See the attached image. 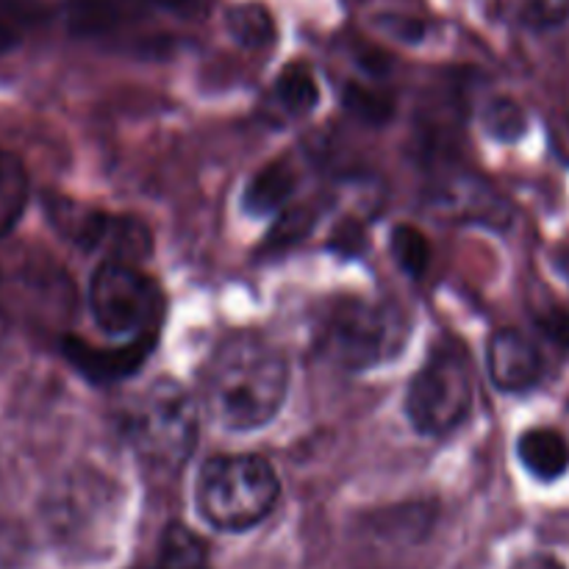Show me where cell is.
<instances>
[{"label": "cell", "instance_id": "6da1fadb", "mask_svg": "<svg viewBox=\"0 0 569 569\" xmlns=\"http://www.w3.org/2000/svg\"><path fill=\"white\" fill-rule=\"evenodd\" d=\"M289 365L270 339L253 331L222 339L203 370V400L228 431H259L287 403Z\"/></svg>", "mask_w": 569, "mask_h": 569}, {"label": "cell", "instance_id": "7a4b0ae2", "mask_svg": "<svg viewBox=\"0 0 569 569\" xmlns=\"http://www.w3.org/2000/svg\"><path fill=\"white\" fill-rule=\"evenodd\" d=\"M406 337L409 326L398 309L359 295L333 298L315 322L317 353L348 372L387 365L400 353Z\"/></svg>", "mask_w": 569, "mask_h": 569}, {"label": "cell", "instance_id": "3957f363", "mask_svg": "<svg viewBox=\"0 0 569 569\" xmlns=\"http://www.w3.org/2000/svg\"><path fill=\"white\" fill-rule=\"evenodd\" d=\"M128 445L153 472L181 470L198 445V406L172 378H156L133 395L122 417Z\"/></svg>", "mask_w": 569, "mask_h": 569}, {"label": "cell", "instance_id": "277c9868", "mask_svg": "<svg viewBox=\"0 0 569 569\" xmlns=\"http://www.w3.org/2000/svg\"><path fill=\"white\" fill-rule=\"evenodd\" d=\"M281 498L276 467L256 453L214 456L200 467L194 503L211 528L226 533L259 526Z\"/></svg>", "mask_w": 569, "mask_h": 569}, {"label": "cell", "instance_id": "5b68a950", "mask_svg": "<svg viewBox=\"0 0 569 569\" xmlns=\"http://www.w3.org/2000/svg\"><path fill=\"white\" fill-rule=\"evenodd\" d=\"M476 395L470 356L461 345L442 342L428 353L406 392V417L422 437H448L467 420Z\"/></svg>", "mask_w": 569, "mask_h": 569}, {"label": "cell", "instance_id": "8992f818", "mask_svg": "<svg viewBox=\"0 0 569 569\" xmlns=\"http://www.w3.org/2000/svg\"><path fill=\"white\" fill-rule=\"evenodd\" d=\"M89 311L109 337H150L164 317V295L137 264L106 259L89 281Z\"/></svg>", "mask_w": 569, "mask_h": 569}, {"label": "cell", "instance_id": "52a82bcc", "mask_svg": "<svg viewBox=\"0 0 569 569\" xmlns=\"http://www.w3.org/2000/svg\"><path fill=\"white\" fill-rule=\"evenodd\" d=\"M50 220L78 248L103 250L106 259L137 264V259L148 256L150 250L148 228L131 217H111L103 211L83 209L70 200H59L50 209Z\"/></svg>", "mask_w": 569, "mask_h": 569}, {"label": "cell", "instance_id": "ba28073f", "mask_svg": "<svg viewBox=\"0 0 569 569\" xmlns=\"http://www.w3.org/2000/svg\"><path fill=\"white\" fill-rule=\"evenodd\" d=\"M487 372L495 387L506 395H522L537 387L545 376L542 350L517 328H500L489 337Z\"/></svg>", "mask_w": 569, "mask_h": 569}, {"label": "cell", "instance_id": "9c48e42d", "mask_svg": "<svg viewBox=\"0 0 569 569\" xmlns=\"http://www.w3.org/2000/svg\"><path fill=\"white\" fill-rule=\"evenodd\" d=\"M156 345V333L150 337H137L126 339L120 348H92V345L81 342L76 337H67L61 342L67 361H70L76 370H81V376H87L94 383H111L122 381V378L131 376L133 370L144 365V359L150 356Z\"/></svg>", "mask_w": 569, "mask_h": 569}, {"label": "cell", "instance_id": "30bf717a", "mask_svg": "<svg viewBox=\"0 0 569 569\" xmlns=\"http://www.w3.org/2000/svg\"><path fill=\"white\" fill-rule=\"evenodd\" d=\"M517 456L528 476L542 483L559 481L569 467V448L559 431L553 428H531L517 442Z\"/></svg>", "mask_w": 569, "mask_h": 569}, {"label": "cell", "instance_id": "8fae6325", "mask_svg": "<svg viewBox=\"0 0 569 569\" xmlns=\"http://www.w3.org/2000/svg\"><path fill=\"white\" fill-rule=\"evenodd\" d=\"M295 187H298V176H295L292 164L283 159L272 161L248 181L242 192V209L250 217L278 214L295 194Z\"/></svg>", "mask_w": 569, "mask_h": 569}, {"label": "cell", "instance_id": "7c38bea8", "mask_svg": "<svg viewBox=\"0 0 569 569\" xmlns=\"http://www.w3.org/2000/svg\"><path fill=\"white\" fill-rule=\"evenodd\" d=\"M276 103L278 109L283 111L292 120H300V117L311 114L320 100V83H317L315 70L303 61H295V64L283 67L281 76L276 78Z\"/></svg>", "mask_w": 569, "mask_h": 569}, {"label": "cell", "instance_id": "4fadbf2b", "mask_svg": "<svg viewBox=\"0 0 569 569\" xmlns=\"http://www.w3.org/2000/svg\"><path fill=\"white\" fill-rule=\"evenodd\" d=\"M28 203V176L14 153L0 148V237L17 226Z\"/></svg>", "mask_w": 569, "mask_h": 569}, {"label": "cell", "instance_id": "5bb4252c", "mask_svg": "<svg viewBox=\"0 0 569 569\" xmlns=\"http://www.w3.org/2000/svg\"><path fill=\"white\" fill-rule=\"evenodd\" d=\"M159 569H211L203 539L183 526L167 528L161 539Z\"/></svg>", "mask_w": 569, "mask_h": 569}, {"label": "cell", "instance_id": "9a60e30c", "mask_svg": "<svg viewBox=\"0 0 569 569\" xmlns=\"http://www.w3.org/2000/svg\"><path fill=\"white\" fill-rule=\"evenodd\" d=\"M228 28L237 37V42L248 44V48H264L276 37V22H272L270 11L259 3L237 6L228 14Z\"/></svg>", "mask_w": 569, "mask_h": 569}, {"label": "cell", "instance_id": "2e32d148", "mask_svg": "<svg viewBox=\"0 0 569 569\" xmlns=\"http://www.w3.org/2000/svg\"><path fill=\"white\" fill-rule=\"evenodd\" d=\"M483 131L498 142H517L526 133V111L511 98H492L483 106Z\"/></svg>", "mask_w": 569, "mask_h": 569}, {"label": "cell", "instance_id": "e0dca14e", "mask_svg": "<svg viewBox=\"0 0 569 569\" xmlns=\"http://www.w3.org/2000/svg\"><path fill=\"white\" fill-rule=\"evenodd\" d=\"M392 253L400 270L411 278L426 276L428 264H431V244H428L426 233L417 231L415 226H398L392 231Z\"/></svg>", "mask_w": 569, "mask_h": 569}, {"label": "cell", "instance_id": "ac0fdd59", "mask_svg": "<svg viewBox=\"0 0 569 569\" xmlns=\"http://www.w3.org/2000/svg\"><path fill=\"white\" fill-rule=\"evenodd\" d=\"M345 109L350 111L359 120L370 122V126H381L392 117L395 103L389 94L378 92L376 87H359V83H350L345 89Z\"/></svg>", "mask_w": 569, "mask_h": 569}, {"label": "cell", "instance_id": "d6986e66", "mask_svg": "<svg viewBox=\"0 0 569 569\" xmlns=\"http://www.w3.org/2000/svg\"><path fill=\"white\" fill-rule=\"evenodd\" d=\"M517 17L522 26L548 31L569 20V0H517Z\"/></svg>", "mask_w": 569, "mask_h": 569}, {"label": "cell", "instance_id": "ffe728a7", "mask_svg": "<svg viewBox=\"0 0 569 569\" xmlns=\"http://www.w3.org/2000/svg\"><path fill=\"white\" fill-rule=\"evenodd\" d=\"M309 217L311 214L306 209H292L287 211V214H281V220H278L276 228H272L267 250H283L292 242H298V239L306 233V228L311 226Z\"/></svg>", "mask_w": 569, "mask_h": 569}, {"label": "cell", "instance_id": "44dd1931", "mask_svg": "<svg viewBox=\"0 0 569 569\" xmlns=\"http://www.w3.org/2000/svg\"><path fill=\"white\" fill-rule=\"evenodd\" d=\"M331 248L337 250L339 256H359L361 248H365V231L359 228V222H345V226H339L337 231H333V239H331Z\"/></svg>", "mask_w": 569, "mask_h": 569}, {"label": "cell", "instance_id": "7402d4cb", "mask_svg": "<svg viewBox=\"0 0 569 569\" xmlns=\"http://www.w3.org/2000/svg\"><path fill=\"white\" fill-rule=\"evenodd\" d=\"M515 569H565L559 559H553V556H528V559H522L520 565H515Z\"/></svg>", "mask_w": 569, "mask_h": 569}, {"label": "cell", "instance_id": "603a6c76", "mask_svg": "<svg viewBox=\"0 0 569 569\" xmlns=\"http://www.w3.org/2000/svg\"><path fill=\"white\" fill-rule=\"evenodd\" d=\"M556 267H559L561 276L569 281V242H565L559 250H556Z\"/></svg>", "mask_w": 569, "mask_h": 569}, {"label": "cell", "instance_id": "cb8c5ba5", "mask_svg": "<svg viewBox=\"0 0 569 569\" xmlns=\"http://www.w3.org/2000/svg\"><path fill=\"white\" fill-rule=\"evenodd\" d=\"M17 44V33L11 31L9 26H6L3 20H0V53H3V50H9V48H14Z\"/></svg>", "mask_w": 569, "mask_h": 569}]
</instances>
